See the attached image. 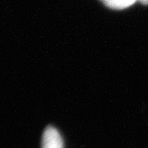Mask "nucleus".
Here are the masks:
<instances>
[{"mask_svg":"<svg viewBox=\"0 0 148 148\" xmlns=\"http://www.w3.org/2000/svg\"><path fill=\"white\" fill-rule=\"evenodd\" d=\"M41 148H64V141L57 128L49 126L43 133Z\"/></svg>","mask_w":148,"mask_h":148,"instance_id":"1","label":"nucleus"},{"mask_svg":"<svg viewBox=\"0 0 148 148\" xmlns=\"http://www.w3.org/2000/svg\"><path fill=\"white\" fill-rule=\"evenodd\" d=\"M108 8L121 10L129 8L138 0H101Z\"/></svg>","mask_w":148,"mask_h":148,"instance_id":"2","label":"nucleus"},{"mask_svg":"<svg viewBox=\"0 0 148 148\" xmlns=\"http://www.w3.org/2000/svg\"><path fill=\"white\" fill-rule=\"evenodd\" d=\"M138 1H140L142 3L145 4V5H148V0H138Z\"/></svg>","mask_w":148,"mask_h":148,"instance_id":"3","label":"nucleus"}]
</instances>
